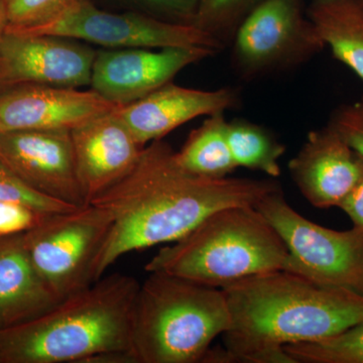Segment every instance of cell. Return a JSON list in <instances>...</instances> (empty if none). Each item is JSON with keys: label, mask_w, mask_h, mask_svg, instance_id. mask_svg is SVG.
I'll list each match as a JSON object with an SVG mask.
<instances>
[{"label": "cell", "mask_w": 363, "mask_h": 363, "mask_svg": "<svg viewBox=\"0 0 363 363\" xmlns=\"http://www.w3.org/2000/svg\"><path fill=\"white\" fill-rule=\"evenodd\" d=\"M116 108L70 130L78 179L88 204L128 174L145 147Z\"/></svg>", "instance_id": "5bb4252c"}, {"label": "cell", "mask_w": 363, "mask_h": 363, "mask_svg": "<svg viewBox=\"0 0 363 363\" xmlns=\"http://www.w3.org/2000/svg\"><path fill=\"white\" fill-rule=\"evenodd\" d=\"M262 0H200L193 26L222 43Z\"/></svg>", "instance_id": "7402d4cb"}, {"label": "cell", "mask_w": 363, "mask_h": 363, "mask_svg": "<svg viewBox=\"0 0 363 363\" xmlns=\"http://www.w3.org/2000/svg\"><path fill=\"white\" fill-rule=\"evenodd\" d=\"M289 171L312 206L338 207L363 177V157L327 125L309 133Z\"/></svg>", "instance_id": "9a60e30c"}, {"label": "cell", "mask_w": 363, "mask_h": 363, "mask_svg": "<svg viewBox=\"0 0 363 363\" xmlns=\"http://www.w3.org/2000/svg\"><path fill=\"white\" fill-rule=\"evenodd\" d=\"M352 221L353 227L363 231V177L338 205Z\"/></svg>", "instance_id": "83f0119b"}, {"label": "cell", "mask_w": 363, "mask_h": 363, "mask_svg": "<svg viewBox=\"0 0 363 363\" xmlns=\"http://www.w3.org/2000/svg\"><path fill=\"white\" fill-rule=\"evenodd\" d=\"M284 348L295 363H363V321L335 335Z\"/></svg>", "instance_id": "44dd1931"}, {"label": "cell", "mask_w": 363, "mask_h": 363, "mask_svg": "<svg viewBox=\"0 0 363 363\" xmlns=\"http://www.w3.org/2000/svg\"><path fill=\"white\" fill-rule=\"evenodd\" d=\"M32 208L14 202H0V236L30 230L45 216Z\"/></svg>", "instance_id": "484cf974"}, {"label": "cell", "mask_w": 363, "mask_h": 363, "mask_svg": "<svg viewBox=\"0 0 363 363\" xmlns=\"http://www.w3.org/2000/svg\"><path fill=\"white\" fill-rule=\"evenodd\" d=\"M240 95L233 88L200 90L168 83L130 104L117 114L143 147L162 140L179 126L197 117L224 113L235 108Z\"/></svg>", "instance_id": "2e32d148"}, {"label": "cell", "mask_w": 363, "mask_h": 363, "mask_svg": "<svg viewBox=\"0 0 363 363\" xmlns=\"http://www.w3.org/2000/svg\"><path fill=\"white\" fill-rule=\"evenodd\" d=\"M216 51L204 47L130 48L96 52L91 87L117 106L147 96Z\"/></svg>", "instance_id": "7c38bea8"}, {"label": "cell", "mask_w": 363, "mask_h": 363, "mask_svg": "<svg viewBox=\"0 0 363 363\" xmlns=\"http://www.w3.org/2000/svg\"><path fill=\"white\" fill-rule=\"evenodd\" d=\"M82 363H138L130 350H116L96 353Z\"/></svg>", "instance_id": "f1b7e54d"}, {"label": "cell", "mask_w": 363, "mask_h": 363, "mask_svg": "<svg viewBox=\"0 0 363 363\" xmlns=\"http://www.w3.org/2000/svg\"><path fill=\"white\" fill-rule=\"evenodd\" d=\"M96 51L85 43L49 35L4 32L0 37V89L26 84L90 85Z\"/></svg>", "instance_id": "30bf717a"}, {"label": "cell", "mask_w": 363, "mask_h": 363, "mask_svg": "<svg viewBox=\"0 0 363 363\" xmlns=\"http://www.w3.org/2000/svg\"><path fill=\"white\" fill-rule=\"evenodd\" d=\"M111 223L106 211L87 204L45 215L23 233L33 266L60 301L95 283V264Z\"/></svg>", "instance_id": "8992f818"}, {"label": "cell", "mask_w": 363, "mask_h": 363, "mask_svg": "<svg viewBox=\"0 0 363 363\" xmlns=\"http://www.w3.org/2000/svg\"><path fill=\"white\" fill-rule=\"evenodd\" d=\"M325 47L298 0H262L236 28L233 59L253 77L298 65Z\"/></svg>", "instance_id": "9c48e42d"}, {"label": "cell", "mask_w": 363, "mask_h": 363, "mask_svg": "<svg viewBox=\"0 0 363 363\" xmlns=\"http://www.w3.org/2000/svg\"><path fill=\"white\" fill-rule=\"evenodd\" d=\"M289 252L255 206H230L203 219L180 240L160 248L147 272H162L215 288L288 267Z\"/></svg>", "instance_id": "277c9868"}, {"label": "cell", "mask_w": 363, "mask_h": 363, "mask_svg": "<svg viewBox=\"0 0 363 363\" xmlns=\"http://www.w3.org/2000/svg\"><path fill=\"white\" fill-rule=\"evenodd\" d=\"M77 0H4L6 30L45 25L64 13Z\"/></svg>", "instance_id": "603a6c76"}, {"label": "cell", "mask_w": 363, "mask_h": 363, "mask_svg": "<svg viewBox=\"0 0 363 363\" xmlns=\"http://www.w3.org/2000/svg\"><path fill=\"white\" fill-rule=\"evenodd\" d=\"M227 138L238 167L262 172L272 178L281 175L279 159L286 147L271 131L245 119L227 123Z\"/></svg>", "instance_id": "ffe728a7"}, {"label": "cell", "mask_w": 363, "mask_h": 363, "mask_svg": "<svg viewBox=\"0 0 363 363\" xmlns=\"http://www.w3.org/2000/svg\"><path fill=\"white\" fill-rule=\"evenodd\" d=\"M308 18L334 57L363 80V9L357 0H314Z\"/></svg>", "instance_id": "ac0fdd59"}, {"label": "cell", "mask_w": 363, "mask_h": 363, "mask_svg": "<svg viewBox=\"0 0 363 363\" xmlns=\"http://www.w3.org/2000/svg\"><path fill=\"white\" fill-rule=\"evenodd\" d=\"M328 125L363 157V97L336 109Z\"/></svg>", "instance_id": "d4e9b609"}, {"label": "cell", "mask_w": 363, "mask_h": 363, "mask_svg": "<svg viewBox=\"0 0 363 363\" xmlns=\"http://www.w3.org/2000/svg\"><path fill=\"white\" fill-rule=\"evenodd\" d=\"M135 4L164 14L174 23L193 25L200 0H133Z\"/></svg>", "instance_id": "4316f807"}, {"label": "cell", "mask_w": 363, "mask_h": 363, "mask_svg": "<svg viewBox=\"0 0 363 363\" xmlns=\"http://www.w3.org/2000/svg\"><path fill=\"white\" fill-rule=\"evenodd\" d=\"M279 188L271 180L194 175L182 168L169 143H150L128 174L89 203L112 222L95 264V281L123 255L174 242L217 210L255 207Z\"/></svg>", "instance_id": "6da1fadb"}, {"label": "cell", "mask_w": 363, "mask_h": 363, "mask_svg": "<svg viewBox=\"0 0 363 363\" xmlns=\"http://www.w3.org/2000/svg\"><path fill=\"white\" fill-rule=\"evenodd\" d=\"M96 91L26 84L0 92V133L73 130L116 108Z\"/></svg>", "instance_id": "4fadbf2b"}, {"label": "cell", "mask_w": 363, "mask_h": 363, "mask_svg": "<svg viewBox=\"0 0 363 363\" xmlns=\"http://www.w3.org/2000/svg\"><path fill=\"white\" fill-rule=\"evenodd\" d=\"M224 113L209 116L192 130L176 159L182 168L208 179H223L238 168L231 155L227 138Z\"/></svg>", "instance_id": "d6986e66"}, {"label": "cell", "mask_w": 363, "mask_h": 363, "mask_svg": "<svg viewBox=\"0 0 363 363\" xmlns=\"http://www.w3.org/2000/svg\"><path fill=\"white\" fill-rule=\"evenodd\" d=\"M0 202L26 205L42 214H54L75 209L71 205L57 201L28 187L0 160Z\"/></svg>", "instance_id": "cb8c5ba5"}, {"label": "cell", "mask_w": 363, "mask_h": 363, "mask_svg": "<svg viewBox=\"0 0 363 363\" xmlns=\"http://www.w3.org/2000/svg\"><path fill=\"white\" fill-rule=\"evenodd\" d=\"M255 208L288 248L286 271L363 295V231L318 225L286 202L281 188L264 196Z\"/></svg>", "instance_id": "52a82bcc"}, {"label": "cell", "mask_w": 363, "mask_h": 363, "mask_svg": "<svg viewBox=\"0 0 363 363\" xmlns=\"http://www.w3.org/2000/svg\"><path fill=\"white\" fill-rule=\"evenodd\" d=\"M138 288L128 274L102 277L35 319L0 329V363H82L96 353L130 350Z\"/></svg>", "instance_id": "3957f363"}, {"label": "cell", "mask_w": 363, "mask_h": 363, "mask_svg": "<svg viewBox=\"0 0 363 363\" xmlns=\"http://www.w3.org/2000/svg\"><path fill=\"white\" fill-rule=\"evenodd\" d=\"M59 302L33 266L23 233L0 236V329L35 319Z\"/></svg>", "instance_id": "e0dca14e"}, {"label": "cell", "mask_w": 363, "mask_h": 363, "mask_svg": "<svg viewBox=\"0 0 363 363\" xmlns=\"http://www.w3.org/2000/svg\"><path fill=\"white\" fill-rule=\"evenodd\" d=\"M0 160L28 187L74 207L87 205L68 130L0 133Z\"/></svg>", "instance_id": "8fae6325"}, {"label": "cell", "mask_w": 363, "mask_h": 363, "mask_svg": "<svg viewBox=\"0 0 363 363\" xmlns=\"http://www.w3.org/2000/svg\"><path fill=\"white\" fill-rule=\"evenodd\" d=\"M6 4L4 0H0V37L6 32Z\"/></svg>", "instance_id": "f546056e"}, {"label": "cell", "mask_w": 363, "mask_h": 363, "mask_svg": "<svg viewBox=\"0 0 363 363\" xmlns=\"http://www.w3.org/2000/svg\"><path fill=\"white\" fill-rule=\"evenodd\" d=\"M221 289L230 322L223 347H210L202 363H295L286 345L329 337L363 321L362 294L284 269Z\"/></svg>", "instance_id": "7a4b0ae2"}, {"label": "cell", "mask_w": 363, "mask_h": 363, "mask_svg": "<svg viewBox=\"0 0 363 363\" xmlns=\"http://www.w3.org/2000/svg\"><path fill=\"white\" fill-rule=\"evenodd\" d=\"M358 4H359V6H362V9H363V0H357Z\"/></svg>", "instance_id": "4dcf8cb0"}, {"label": "cell", "mask_w": 363, "mask_h": 363, "mask_svg": "<svg viewBox=\"0 0 363 363\" xmlns=\"http://www.w3.org/2000/svg\"><path fill=\"white\" fill-rule=\"evenodd\" d=\"M229 322L222 289L152 272L136 294L130 350L138 363L201 362Z\"/></svg>", "instance_id": "5b68a950"}, {"label": "cell", "mask_w": 363, "mask_h": 363, "mask_svg": "<svg viewBox=\"0 0 363 363\" xmlns=\"http://www.w3.org/2000/svg\"><path fill=\"white\" fill-rule=\"evenodd\" d=\"M6 32L49 35L99 45L105 49L204 47L220 51L223 43L193 25L160 20L138 13L102 11L89 0H77L45 25Z\"/></svg>", "instance_id": "ba28073f"}]
</instances>
